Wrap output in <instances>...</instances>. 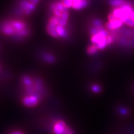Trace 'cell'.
I'll list each match as a JSON object with an SVG mask.
<instances>
[{"instance_id": "obj_1", "label": "cell", "mask_w": 134, "mask_h": 134, "mask_svg": "<svg viewBox=\"0 0 134 134\" xmlns=\"http://www.w3.org/2000/svg\"><path fill=\"white\" fill-rule=\"evenodd\" d=\"M39 103V98L34 94L27 95L23 99L24 105L27 107H34L36 106Z\"/></svg>"}, {"instance_id": "obj_2", "label": "cell", "mask_w": 134, "mask_h": 134, "mask_svg": "<svg viewBox=\"0 0 134 134\" xmlns=\"http://www.w3.org/2000/svg\"><path fill=\"white\" fill-rule=\"evenodd\" d=\"M35 5L32 3L30 0L29 1H23L21 3V8L24 12V13L26 15L30 14L32 11L35 9Z\"/></svg>"}, {"instance_id": "obj_3", "label": "cell", "mask_w": 134, "mask_h": 134, "mask_svg": "<svg viewBox=\"0 0 134 134\" xmlns=\"http://www.w3.org/2000/svg\"><path fill=\"white\" fill-rule=\"evenodd\" d=\"M66 124L63 120H58L53 126V132L54 134H63L66 126Z\"/></svg>"}, {"instance_id": "obj_4", "label": "cell", "mask_w": 134, "mask_h": 134, "mask_svg": "<svg viewBox=\"0 0 134 134\" xmlns=\"http://www.w3.org/2000/svg\"><path fill=\"white\" fill-rule=\"evenodd\" d=\"M123 23L120 19H115L111 21L107 22L106 24V28L108 30H112L119 29L122 26Z\"/></svg>"}, {"instance_id": "obj_5", "label": "cell", "mask_w": 134, "mask_h": 134, "mask_svg": "<svg viewBox=\"0 0 134 134\" xmlns=\"http://www.w3.org/2000/svg\"><path fill=\"white\" fill-rule=\"evenodd\" d=\"M88 4L86 0H77L73 1L72 8L75 10H80L85 8Z\"/></svg>"}, {"instance_id": "obj_6", "label": "cell", "mask_w": 134, "mask_h": 134, "mask_svg": "<svg viewBox=\"0 0 134 134\" xmlns=\"http://www.w3.org/2000/svg\"><path fill=\"white\" fill-rule=\"evenodd\" d=\"M120 8L122 11L124 16L130 17L131 14L133 11L132 7L127 4H125L123 6L120 7Z\"/></svg>"}, {"instance_id": "obj_7", "label": "cell", "mask_w": 134, "mask_h": 134, "mask_svg": "<svg viewBox=\"0 0 134 134\" xmlns=\"http://www.w3.org/2000/svg\"><path fill=\"white\" fill-rule=\"evenodd\" d=\"M112 14L114 15L115 18L117 19H121L124 16L122 11L121 10L120 7H116L115 9L112 11Z\"/></svg>"}, {"instance_id": "obj_8", "label": "cell", "mask_w": 134, "mask_h": 134, "mask_svg": "<svg viewBox=\"0 0 134 134\" xmlns=\"http://www.w3.org/2000/svg\"><path fill=\"white\" fill-rule=\"evenodd\" d=\"M110 3L112 6L115 7H120L126 3L125 0H110Z\"/></svg>"}, {"instance_id": "obj_9", "label": "cell", "mask_w": 134, "mask_h": 134, "mask_svg": "<svg viewBox=\"0 0 134 134\" xmlns=\"http://www.w3.org/2000/svg\"><path fill=\"white\" fill-rule=\"evenodd\" d=\"M99 49H98L97 47L94 44H92L88 46V47L87 49V52L89 54V55H93L97 52Z\"/></svg>"}, {"instance_id": "obj_10", "label": "cell", "mask_w": 134, "mask_h": 134, "mask_svg": "<svg viewBox=\"0 0 134 134\" xmlns=\"http://www.w3.org/2000/svg\"><path fill=\"white\" fill-rule=\"evenodd\" d=\"M62 3L66 8H69L72 7L73 4V0H62Z\"/></svg>"}, {"instance_id": "obj_11", "label": "cell", "mask_w": 134, "mask_h": 134, "mask_svg": "<svg viewBox=\"0 0 134 134\" xmlns=\"http://www.w3.org/2000/svg\"><path fill=\"white\" fill-rule=\"evenodd\" d=\"M63 134H74V133L72 130L68 126H66L64 130V131Z\"/></svg>"}, {"instance_id": "obj_12", "label": "cell", "mask_w": 134, "mask_h": 134, "mask_svg": "<svg viewBox=\"0 0 134 134\" xmlns=\"http://www.w3.org/2000/svg\"><path fill=\"white\" fill-rule=\"evenodd\" d=\"M92 90H93L96 93H98L100 90V88L99 86L97 85H94L92 87Z\"/></svg>"}, {"instance_id": "obj_13", "label": "cell", "mask_w": 134, "mask_h": 134, "mask_svg": "<svg viewBox=\"0 0 134 134\" xmlns=\"http://www.w3.org/2000/svg\"><path fill=\"white\" fill-rule=\"evenodd\" d=\"M45 58H46V60H47L49 62H53L54 61V58L52 56L47 55L45 57Z\"/></svg>"}, {"instance_id": "obj_14", "label": "cell", "mask_w": 134, "mask_h": 134, "mask_svg": "<svg viewBox=\"0 0 134 134\" xmlns=\"http://www.w3.org/2000/svg\"><path fill=\"white\" fill-rule=\"evenodd\" d=\"M10 134H24L22 131H12Z\"/></svg>"}, {"instance_id": "obj_15", "label": "cell", "mask_w": 134, "mask_h": 134, "mask_svg": "<svg viewBox=\"0 0 134 134\" xmlns=\"http://www.w3.org/2000/svg\"><path fill=\"white\" fill-rule=\"evenodd\" d=\"M30 1L32 3H33L34 4V5H36V4L40 1V0H30Z\"/></svg>"}, {"instance_id": "obj_16", "label": "cell", "mask_w": 134, "mask_h": 134, "mask_svg": "<svg viewBox=\"0 0 134 134\" xmlns=\"http://www.w3.org/2000/svg\"><path fill=\"white\" fill-rule=\"evenodd\" d=\"M130 18H131L132 20H134V11H132V14H131V15H130Z\"/></svg>"}]
</instances>
